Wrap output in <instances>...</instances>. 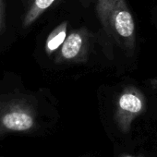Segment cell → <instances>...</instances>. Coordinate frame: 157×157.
<instances>
[{
	"label": "cell",
	"mask_w": 157,
	"mask_h": 157,
	"mask_svg": "<svg viewBox=\"0 0 157 157\" xmlns=\"http://www.w3.org/2000/svg\"><path fill=\"white\" fill-rule=\"evenodd\" d=\"M96 11L108 35L124 51L132 53L136 46V27L125 0H97Z\"/></svg>",
	"instance_id": "6da1fadb"
},
{
	"label": "cell",
	"mask_w": 157,
	"mask_h": 157,
	"mask_svg": "<svg viewBox=\"0 0 157 157\" xmlns=\"http://www.w3.org/2000/svg\"><path fill=\"white\" fill-rule=\"evenodd\" d=\"M36 126L37 113L28 99L19 96L0 98V138L14 133H29Z\"/></svg>",
	"instance_id": "7a4b0ae2"
},
{
	"label": "cell",
	"mask_w": 157,
	"mask_h": 157,
	"mask_svg": "<svg viewBox=\"0 0 157 157\" xmlns=\"http://www.w3.org/2000/svg\"><path fill=\"white\" fill-rule=\"evenodd\" d=\"M145 108L143 94L134 86L126 87L118 95L116 103L115 120L122 132H128L134 119Z\"/></svg>",
	"instance_id": "3957f363"
},
{
	"label": "cell",
	"mask_w": 157,
	"mask_h": 157,
	"mask_svg": "<svg viewBox=\"0 0 157 157\" xmlns=\"http://www.w3.org/2000/svg\"><path fill=\"white\" fill-rule=\"evenodd\" d=\"M89 33L85 29L72 31L58 48L56 62H85L89 51Z\"/></svg>",
	"instance_id": "277c9868"
},
{
	"label": "cell",
	"mask_w": 157,
	"mask_h": 157,
	"mask_svg": "<svg viewBox=\"0 0 157 157\" xmlns=\"http://www.w3.org/2000/svg\"><path fill=\"white\" fill-rule=\"evenodd\" d=\"M67 33V22L65 21L56 27L48 35L45 42V52L48 56L56 51L64 43Z\"/></svg>",
	"instance_id": "5b68a950"
},
{
	"label": "cell",
	"mask_w": 157,
	"mask_h": 157,
	"mask_svg": "<svg viewBox=\"0 0 157 157\" xmlns=\"http://www.w3.org/2000/svg\"><path fill=\"white\" fill-rule=\"evenodd\" d=\"M56 0H32V3L24 16L23 26L32 25L47 9H49Z\"/></svg>",
	"instance_id": "8992f818"
},
{
	"label": "cell",
	"mask_w": 157,
	"mask_h": 157,
	"mask_svg": "<svg viewBox=\"0 0 157 157\" xmlns=\"http://www.w3.org/2000/svg\"><path fill=\"white\" fill-rule=\"evenodd\" d=\"M5 29V0H0V33H2Z\"/></svg>",
	"instance_id": "52a82bcc"
},
{
	"label": "cell",
	"mask_w": 157,
	"mask_h": 157,
	"mask_svg": "<svg viewBox=\"0 0 157 157\" xmlns=\"http://www.w3.org/2000/svg\"><path fill=\"white\" fill-rule=\"evenodd\" d=\"M150 84L153 89L157 90V78H154L150 80Z\"/></svg>",
	"instance_id": "ba28073f"
},
{
	"label": "cell",
	"mask_w": 157,
	"mask_h": 157,
	"mask_svg": "<svg viewBox=\"0 0 157 157\" xmlns=\"http://www.w3.org/2000/svg\"><path fill=\"white\" fill-rule=\"evenodd\" d=\"M123 157H135V156H131V155H124Z\"/></svg>",
	"instance_id": "9c48e42d"
}]
</instances>
